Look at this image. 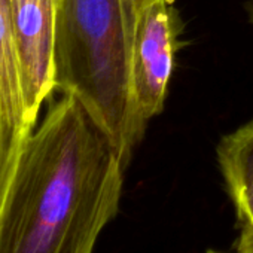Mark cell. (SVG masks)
<instances>
[{"label":"cell","instance_id":"cell-1","mask_svg":"<svg viewBox=\"0 0 253 253\" xmlns=\"http://www.w3.org/2000/svg\"><path fill=\"white\" fill-rule=\"evenodd\" d=\"M125 161L63 94L24 142L0 210V253H92L119 210Z\"/></svg>","mask_w":253,"mask_h":253},{"label":"cell","instance_id":"cell-5","mask_svg":"<svg viewBox=\"0 0 253 253\" xmlns=\"http://www.w3.org/2000/svg\"><path fill=\"white\" fill-rule=\"evenodd\" d=\"M216 155L238 220L237 253H253V118L220 139Z\"/></svg>","mask_w":253,"mask_h":253},{"label":"cell","instance_id":"cell-3","mask_svg":"<svg viewBox=\"0 0 253 253\" xmlns=\"http://www.w3.org/2000/svg\"><path fill=\"white\" fill-rule=\"evenodd\" d=\"M182 18L171 0H157L136 18L131 43V86L140 116L148 122L164 109L180 48Z\"/></svg>","mask_w":253,"mask_h":253},{"label":"cell","instance_id":"cell-7","mask_svg":"<svg viewBox=\"0 0 253 253\" xmlns=\"http://www.w3.org/2000/svg\"><path fill=\"white\" fill-rule=\"evenodd\" d=\"M29 136L9 119L0 103V210L8 195L17 166Z\"/></svg>","mask_w":253,"mask_h":253},{"label":"cell","instance_id":"cell-10","mask_svg":"<svg viewBox=\"0 0 253 253\" xmlns=\"http://www.w3.org/2000/svg\"><path fill=\"white\" fill-rule=\"evenodd\" d=\"M207 253H222V252H216V250H209Z\"/></svg>","mask_w":253,"mask_h":253},{"label":"cell","instance_id":"cell-8","mask_svg":"<svg viewBox=\"0 0 253 253\" xmlns=\"http://www.w3.org/2000/svg\"><path fill=\"white\" fill-rule=\"evenodd\" d=\"M125 2H126V5H128V8H130L131 14L134 15V18H137V15L145 8H148L149 5L155 3L157 0H125Z\"/></svg>","mask_w":253,"mask_h":253},{"label":"cell","instance_id":"cell-6","mask_svg":"<svg viewBox=\"0 0 253 253\" xmlns=\"http://www.w3.org/2000/svg\"><path fill=\"white\" fill-rule=\"evenodd\" d=\"M0 103L9 119L24 134H30V126L26 115L17 51L11 29L9 0H0Z\"/></svg>","mask_w":253,"mask_h":253},{"label":"cell","instance_id":"cell-9","mask_svg":"<svg viewBox=\"0 0 253 253\" xmlns=\"http://www.w3.org/2000/svg\"><path fill=\"white\" fill-rule=\"evenodd\" d=\"M250 20H252V23H253V6L250 8Z\"/></svg>","mask_w":253,"mask_h":253},{"label":"cell","instance_id":"cell-4","mask_svg":"<svg viewBox=\"0 0 253 253\" xmlns=\"http://www.w3.org/2000/svg\"><path fill=\"white\" fill-rule=\"evenodd\" d=\"M26 115L35 130L42 103L55 89L57 0H9Z\"/></svg>","mask_w":253,"mask_h":253},{"label":"cell","instance_id":"cell-2","mask_svg":"<svg viewBox=\"0 0 253 253\" xmlns=\"http://www.w3.org/2000/svg\"><path fill=\"white\" fill-rule=\"evenodd\" d=\"M134 23L125 0H57L55 89L85 107L126 166L148 124L131 86Z\"/></svg>","mask_w":253,"mask_h":253}]
</instances>
